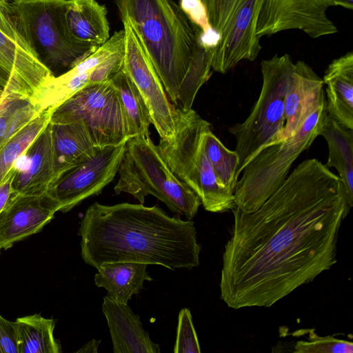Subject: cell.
Returning <instances> with one entry per match:
<instances>
[{"mask_svg": "<svg viewBox=\"0 0 353 353\" xmlns=\"http://www.w3.org/2000/svg\"><path fill=\"white\" fill-rule=\"evenodd\" d=\"M232 211L220 292L234 310L271 307L330 270L350 212L338 175L314 158L299 164L255 211Z\"/></svg>", "mask_w": 353, "mask_h": 353, "instance_id": "1", "label": "cell"}, {"mask_svg": "<svg viewBox=\"0 0 353 353\" xmlns=\"http://www.w3.org/2000/svg\"><path fill=\"white\" fill-rule=\"evenodd\" d=\"M83 260L95 268L115 262L159 265L170 270L199 265L194 223L170 216L157 205L95 202L79 230Z\"/></svg>", "mask_w": 353, "mask_h": 353, "instance_id": "2", "label": "cell"}, {"mask_svg": "<svg viewBox=\"0 0 353 353\" xmlns=\"http://www.w3.org/2000/svg\"><path fill=\"white\" fill-rule=\"evenodd\" d=\"M121 18L132 23L160 78L168 97L192 108L211 76L213 52L201 44L200 32L173 0H115Z\"/></svg>", "mask_w": 353, "mask_h": 353, "instance_id": "3", "label": "cell"}, {"mask_svg": "<svg viewBox=\"0 0 353 353\" xmlns=\"http://www.w3.org/2000/svg\"><path fill=\"white\" fill-rule=\"evenodd\" d=\"M211 124L193 109H174V132L160 139L157 148L174 174L200 199L204 209L221 213L236 208L234 193L221 186L204 147Z\"/></svg>", "mask_w": 353, "mask_h": 353, "instance_id": "4", "label": "cell"}, {"mask_svg": "<svg viewBox=\"0 0 353 353\" xmlns=\"http://www.w3.org/2000/svg\"><path fill=\"white\" fill-rule=\"evenodd\" d=\"M116 194L128 193L143 204L152 195L188 220L196 214L199 197L171 171L150 137L129 139L119 165Z\"/></svg>", "mask_w": 353, "mask_h": 353, "instance_id": "5", "label": "cell"}, {"mask_svg": "<svg viewBox=\"0 0 353 353\" xmlns=\"http://www.w3.org/2000/svg\"><path fill=\"white\" fill-rule=\"evenodd\" d=\"M294 64L288 54H275L261 61L262 86L259 97L246 119L228 130L235 138L234 151L239 157L237 179L244 167L259 151L277 143L285 125V97Z\"/></svg>", "mask_w": 353, "mask_h": 353, "instance_id": "6", "label": "cell"}, {"mask_svg": "<svg viewBox=\"0 0 353 353\" xmlns=\"http://www.w3.org/2000/svg\"><path fill=\"white\" fill-rule=\"evenodd\" d=\"M68 0H14V21L21 37L54 75L67 71L98 47L75 41L65 21Z\"/></svg>", "mask_w": 353, "mask_h": 353, "instance_id": "7", "label": "cell"}, {"mask_svg": "<svg viewBox=\"0 0 353 353\" xmlns=\"http://www.w3.org/2000/svg\"><path fill=\"white\" fill-rule=\"evenodd\" d=\"M326 112L325 101L294 136L265 147L248 163L234 188L236 208L254 212L279 188L293 163L319 136Z\"/></svg>", "mask_w": 353, "mask_h": 353, "instance_id": "8", "label": "cell"}, {"mask_svg": "<svg viewBox=\"0 0 353 353\" xmlns=\"http://www.w3.org/2000/svg\"><path fill=\"white\" fill-rule=\"evenodd\" d=\"M263 0H203L209 23L219 37L212 70L225 74L243 60L254 61L261 50L256 36Z\"/></svg>", "mask_w": 353, "mask_h": 353, "instance_id": "9", "label": "cell"}, {"mask_svg": "<svg viewBox=\"0 0 353 353\" xmlns=\"http://www.w3.org/2000/svg\"><path fill=\"white\" fill-rule=\"evenodd\" d=\"M79 121L95 146L117 145L130 139L124 110L110 81L88 84L51 112L50 123Z\"/></svg>", "mask_w": 353, "mask_h": 353, "instance_id": "10", "label": "cell"}, {"mask_svg": "<svg viewBox=\"0 0 353 353\" xmlns=\"http://www.w3.org/2000/svg\"><path fill=\"white\" fill-rule=\"evenodd\" d=\"M125 143L96 146L84 158L62 172L47 191L66 212L83 200L100 194L118 173Z\"/></svg>", "mask_w": 353, "mask_h": 353, "instance_id": "11", "label": "cell"}, {"mask_svg": "<svg viewBox=\"0 0 353 353\" xmlns=\"http://www.w3.org/2000/svg\"><path fill=\"white\" fill-rule=\"evenodd\" d=\"M125 31L123 70L133 81L148 108L152 124L160 139L174 132L175 105L170 103L152 63L128 18H121Z\"/></svg>", "mask_w": 353, "mask_h": 353, "instance_id": "12", "label": "cell"}, {"mask_svg": "<svg viewBox=\"0 0 353 353\" xmlns=\"http://www.w3.org/2000/svg\"><path fill=\"white\" fill-rule=\"evenodd\" d=\"M332 0H263L256 36L300 30L313 39L335 34L337 28L327 15Z\"/></svg>", "mask_w": 353, "mask_h": 353, "instance_id": "13", "label": "cell"}, {"mask_svg": "<svg viewBox=\"0 0 353 353\" xmlns=\"http://www.w3.org/2000/svg\"><path fill=\"white\" fill-rule=\"evenodd\" d=\"M53 75L29 46L0 32V94L30 99Z\"/></svg>", "mask_w": 353, "mask_h": 353, "instance_id": "14", "label": "cell"}, {"mask_svg": "<svg viewBox=\"0 0 353 353\" xmlns=\"http://www.w3.org/2000/svg\"><path fill=\"white\" fill-rule=\"evenodd\" d=\"M59 211L47 193L14 195L0 214V250L39 232Z\"/></svg>", "mask_w": 353, "mask_h": 353, "instance_id": "15", "label": "cell"}, {"mask_svg": "<svg viewBox=\"0 0 353 353\" xmlns=\"http://www.w3.org/2000/svg\"><path fill=\"white\" fill-rule=\"evenodd\" d=\"M323 79L303 61L294 64L285 97V125L277 142L294 136L309 116L325 101Z\"/></svg>", "mask_w": 353, "mask_h": 353, "instance_id": "16", "label": "cell"}, {"mask_svg": "<svg viewBox=\"0 0 353 353\" xmlns=\"http://www.w3.org/2000/svg\"><path fill=\"white\" fill-rule=\"evenodd\" d=\"M14 195L47 193L57 178V170L49 124L17 160L14 166Z\"/></svg>", "mask_w": 353, "mask_h": 353, "instance_id": "17", "label": "cell"}, {"mask_svg": "<svg viewBox=\"0 0 353 353\" xmlns=\"http://www.w3.org/2000/svg\"><path fill=\"white\" fill-rule=\"evenodd\" d=\"M103 312L110 330L114 353H159L160 347L143 328L139 315L127 304L104 296Z\"/></svg>", "mask_w": 353, "mask_h": 353, "instance_id": "18", "label": "cell"}, {"mask_svg": "<svg viewBox=\"0 0 353 353\" xmlns=\"http://www.w3.org/2000/svg\"><path fill=\"white\" fill-rule=\"evenodd\" d=\"M108 54L103 47H99L89 56L72 68L49 78L30 99L40 112L53 111L75 93L90 84V74L94 68Z\"/></svg>", "mask_w": 353, "mask_h": 353, "instance_id": "19", "label": "cell"}, {"mask_svg": "<svg viewBox=\"0 0 353 353\" xmlns=\"http://www.w3.org/2000/svg\"><path fill=\"white\" fill-rule=\"evenodd\" d=\"M325 110L343 126L353 130V52L333 60L323 77Z\"/></svg>", "mask_w": 353, "mask_h": 353, "instance_id": "20", "label": "cell"}, {"mask_svg": "<svg viewBox=\"0 0 353 353\" xmlns=\"http://www.w3.org/2000/svg\"><path fill=\"white\" fill-rule=\"evenodd\" d=\"M107 12L96 0H68L65 21L70 36L79 43L100 46L110 38Z\"/></svg>", "mask_w": 353, "mask_h": 353, "instance_id": "21", "label": "cell"}, {"mask_svg": "<svg viewBox=\"0 0 353 353\" xmlns=\"http://www.w3.org/2000/svg\"><path fill=\"white\" fill-rule=\"evenodd\" d=\"M319 136L325 139L328 147L325 165L336 170L350 211L353 205V130L343 126L326 112Z\"/></svg>", "mask_w": 353, "mask_h": 353, "instance_id": "22", "label": "cell"}, {"mask_svg": "<svg viewBox=\"0 0 353 353\" xmlns=\"http://www.w3.org/2000/svg\"><path fill=\"white\" fill-rule=\"evenodd\" d=\"M148 265L134 262L105 263L97 268L95 285L105 288L117 302L127 304L134 294H139L145 281L152 278L146 271Z\"/></svg>", "mask_w": 353, "mask_h": 353, "instance_id": "23", "label": "cell"}, {"mask_svg": "<svg viewBox=\"0 0 353 353\" xmlns=\"http://www.w3.org/2000/svg\"><path fill=\"white\" fill-rule=\"evenodd\" d=\"M49 126L57 178L65 170L89 154L96 146L83 122H50Z\"/></svg>", "mask_w": 353, "mask_h": 353, "instance_id": "24", "label": "cell"}, {"mask_svg": "<svg viewBox=\"0 0 353 353\" xmlns=\"http://www.w3.org/2000/svg\"><path fill=\"white\" fill-rule=\"evenodd\" d=\"M109 81L121 100L128 121L130 139L150 137L149 127L152 124L150 114L133 81L123 69Z\"/></svg>", "mask_w": 353, "mask_h": 353, "instance_id": "25", "label": "cell"}, {"mask_svg": "<svg viewBox=\"0 0 353 353\" xmlns=\"http://www.w3.org/2000/svg\"><path fill=\"white\" fill-rule=\"evenodd\" d=\"M18 327L19 353H60L61 347L54 336L55 321L40 314L16 319Z\"/></svg>", "mask_w": 353, "mask_h": 353, "instance_id": "26", "label": "cell"}, {"mask_svg": "<svg viewBox=\"0 0 353 353\" xmlns=\"http://www.w3.org/2000/svg\"><path fill=\"white\" fill-rule=\"evenodd\" d=\"M50 110L41 112L0 145V183L13 168L19 157L48 126L50 122Z\"/></svg>", "mask_w": 353, "mask_h": 353, "instance_id": "27", "label": "cell"}, {"mask_svg": "<svg viewBox=\"0 0 353 353\" xmlns=\"http://www.w3.org/2000/svg\"><path fill=\"white\" fill-rule=\"evenodd\" d=\"M204 147L219 183L234 193L239 157L234 150L227 148L209 128L204 136Z\"/></svg>", "mask_w": 353, "mask_h": 353, "instance_id": "28", "label": "cell"}, {"mask_svg": "<svg viewBox=\"0 0 353 353\" xmlns=\"http://www.w3.org/2000/svg\"><path fill=\"white\" fill-rule=\"evenodd\" d=\"M41 113L29 99L0 94V145Z\"/></svg>", "mask_w": 353, "mask_h": 353, "instance_id": "29", "label": "cell"}, {"mask_svg": "<svg viewBox=\"0 0 353 353\" xmlns=\"http://www.w3.org/2000/svg\"><path fill=\"white\" fill-rule=\"evenodd\" d=\"M179 6L190 21L201 31L200 40L203 46L213 52L219 43V37L209 23L203 0H180Z\"/></svg>", "mask_w": 353, "mask_h": 353, "instance_id": "30", "label": "cell"}, {"mask_svg": "<svg viewBox=\"0 0 353 353\" xmlns=\"http://www.w3.org/2000/svg\"><path fill=\"white\" fill-rule=\"evenodd\" d=\"M307 341H299L294 345V353H352L353 343L351 341L332 336H319L309 330Z\"/></svg>", "mask_w": 353, "mask_h": 353, "instance_id": "31", "label": "cell"}, {"mask_svg": "<svg viewBox=\"0 0 353 353\" xmlns=\"http://www.w3.org/2000/svg\"><path fill=\"white\" fill-rule=\"evenodd\" d=\"M174 353H200V345L189 309L183 308L179 314Z\"/></svg>", "mask_w": 353, "mask_h": 353, "instance_id": "32", "label": "cell"}, {"mask_svg": "<svg viewBox=\"0 0 353 353\" xmlns=\"http://www.w3.org/2000/svg\"><path fill=\"white\" fill-rule=\"evenodd\" d=\"M18 327L0 315V353H19Z\"/></svg>", "mask_w": 353, "mask_h": 353, "instance_id": "33", "label": "cell"}, {"mask_svg": "<svg viewBox=\"0 0 353 353\" xmlns=\"http://www.w3.org/2000/svg\"><path fill=\"white\" fill-rule=\"evenodd\" d=\"M0 32L14 41L28 46L17 29L10 3L6 0H0Z\"/></svg>", "mask_w": 353, "mask_h": 353, "instance_id": "34", "label": "cell"}, {"mask_svg": "<svg viewBox=\"0 0 353 353\" xmlns=\"http://www.w3.org/2000/svg\"><path fill=\"white\" fill-rule=\"evenodd\" d=\"M14 174V172L12 168L3 181L0 183V214L5 208L11 196Z\"/></svg>", "mask_w": 353, "mask_h": 353, "instance_id": "35", "label": "cell"}, {"mask_svg": "<svg viewBox=\"0 0 353 353\" xmlns=\"http://www.w3.org/2000/svg\"><path fill=\"white\" fill-rule=\"evenodd\" d=\"M101 341H97L95 339H92L86 343L84 346H83L80 350H79L77 352H97V349L99 345L100 344Z\"/></svg>", "mask_w": 353, "mask_h": 353, "instance_id": "36", "label": "cell"}, {"mask_svg": "<svg viewBox=\"0 0 353 353\" xmlns=\"http://www.w3.org/2000/svg\"><path fill=\"white\" fill-rule=\"evenodd\" d=\"M332 6H341L343 8L352 10L353 0H332Z\"/></svg>", "mask_w": 353, "mask_h": 353, "instance_id": "37", "label": "cell"}, {"mask_svg": "<svg viewBox=\"0 0 353 353\" xmlns=\"http://www.w3.org/2000/svg\"><path fill=\"white\" fill-rule=\"evenodd\" d=\"M6 1L10 3V2H12L14 0H6Z\"/></svg>", "mask_w": 353, "mask_h": 353, "instance_id": "38", "label": "cell"}, {"mask_svg": "<svg viewBox=\"0 0 353 353\" xmlns=\"http://www.w3.org/2000/svg\"><path fill=\"white\" fill-rule=\"evenodd\" d=\"M1 251V250H0Z\"/></svg>", "mask_w": 353, "mask_h": 353, "instance_id": "39", "label": "cell"}]
</instances>
